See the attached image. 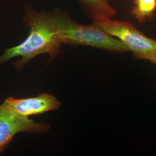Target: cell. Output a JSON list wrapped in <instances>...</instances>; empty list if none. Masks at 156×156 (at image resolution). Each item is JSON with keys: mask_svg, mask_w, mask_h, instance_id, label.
I'll list each match as a JSON object with an SVG mask.
<instances>
[{"mask_svg": "<svg viewBox=\"0 0 156 156\" xmlns=\"http://www.w3.org/2000/svg\"><path fill=\"white\" fill-rule=\"evenodd\" d=\"M23 20L30 30L27 38L20 44L4 50L0 56V64L20 57L21 59L14 63V66L20 69L42 54L49 55L50 61H53L60 53L62 43L56 31L52 12H39L31 4H26Z\"/></svg>", "mask_w": 156, "mask_h": 156, "instance_id": "cell-1", "label": "cell"}, {"mask_svg": "<svg viewBox=\"0 0 156 156\" xmlns=\"http://www.w3.org/2000/svg\"><path fill=\"white\" fill-rule=\"evenodd\" d=\"M52 14L56 31L62 44L89 46L112 52L129 51L120 41L93 23L86 25L76 22L69 13L60 8L55 9Z\"/></svg>", "mask_w": 156, "mask_h": 156, "instance_id": "cell-2", "label": "cell"}, {"mask_svg": "<svg viewBox=\"0 0 156 156\" xmlns=\"http://www.w3.org/2000/svg\"><path fill=\"white\" fill-rule=\"evenodd\" d=\"M93 24L120 41L137 58L146 60L156 51V40L149 38L131 23L108 19Z\"/></svg>", "mask_w": 156, "mask_h": 156, "instance_id": "cell-3", "label": "cell"}, {"mask_svg": "<svg viewBox=\"0 0 156 156\" xmlns=\"http://www.w3.org/2000/svg\"><path fill=\"white\" fill-rule=\"evenodd\" d=\"M49 126L38 123L28 116L17 113L4 104H0V154L19 133L41 134L46 132Z\"/></svg>", "mask_w": 156, "mask_h": 156, "instance_id": "cell-4", "label": "cell"}, {"mask_svg": "<svg viewBox=\"0 0 156 156\" xmlns=\"http://www.w3.org/2000/svg\"><path fill=\"white\" fill-rule=\"evenodd\" d=\"M3 104L14 111L26 116L42 114L58 109L61 106V102L56 97L48 93H42L38 96L27 98L17 99L9 97Z\"/></svg>", "mask_w": 156, "mask_h": 156, "instance_id": "cell-5", "label": "cell"}, {"mask_svg": "<svg viewBox=\"0 0 156 156\" xmlns=\"http://www.w3.org/2000/svg\"><path fill=\"white\" fill-rule=\"evenodd\" d=\"M84 13L93 20L100 22L111 19L116 15V11L109 0H77Z\"/></svg>", "mask_w": 156, "mask_h": 156, "instance_id": "cell-6", "label": "cell"}, {"mask_svg": "<svg viewBox=\"0 0 156 156\" xmlns=\"http://www.w3.org/2000/svg\"><path fill=\"white\" fill-rule=\"evenodd\" d=\"M156 0H134L131 14L140 23L151 20L155 16Z\"/></svg>", "mask_w": 156, "mask_h": 156, "instance_id": "cell-7", "label": "cell"}, {"mask_svg": "<svg viewBox=\"0 0 156 156\" xmlns=\"http://www.w3.org/2000/svg\"><path fill=\"white\" fill-rule=\"evenodd\" d=\"M146 60L152 62L153 63H155L156 64V51H155L154 53H153L150 56H148Z\"/></svg>", "mask_w": 156, "mask_h": 156, "instance_id": "cell-8", "label": "cell"}]
</instances>
